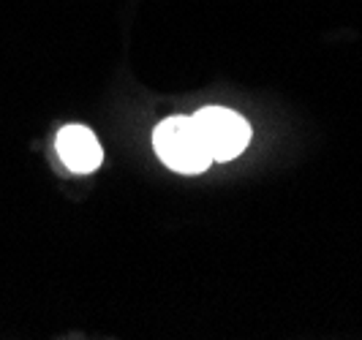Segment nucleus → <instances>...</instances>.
<instances>
[{
	"instance_id": "3",
	"label": "nucleus",
	"mask_w": 362,
	"mask_h": 340,
	"mask_svg": "<svg viewBox=\"0 0 362 340\" xmlns=\"http://www.w3.org/2000/svg\"><path fill=\"white\" fill-rule=\"evenodd\" d=\"M57 156L66 163V169H71L76 175H90L104 161V150L101 142L95 139L90 128L85 126H66L57 131Z\"/></svg>"
},
{
	"instance_id": "1",
	"label": "nucleus",
	"mask_w": 362,
	"mask_h": 340,
	"mask_svg": "<svg viewBox=\"0 0 362 340\" xmlns=\"http://www.w3.org/2000/svg\"><path fill=\"white\" fill-rule=\"evenodd\" d=\"M153 147H156V156L180 175H199L213 163L194 117H182V115L166 117L153 131Z\"/></svg>"
},
{
	"instance_id": "2",
	"label": "nucleus",
	"mask_w": 362,
	"mask_h": 340,
	"mask_svg": "<svg viewBox=\"0 0 362 340\" xmlns=\"http://www.w3.org/2000/svg\"><path fill=\"white\" fill-rule=\"evenodd\" d=\"M194 123L213 161H235L251 142V126L245 123V117H240L232 109H199L194 115Z\"/></svg>"
}]
</instances>
